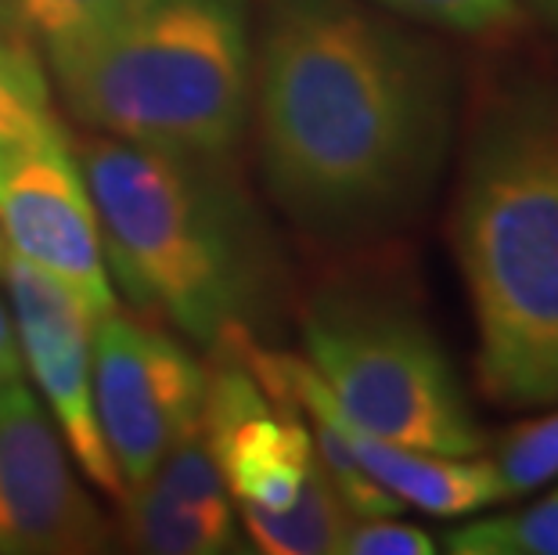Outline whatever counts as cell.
Wrapping results in <instances>:
<instances>
[{
  "label": "cell",
  "mask_w": 558,
  "mask_h": 555,
  "mask_svg": "<svg viewBox=\"0 0 558 555\" xmlns=\"http://www.w3.org/2000/svg\"><path fill=\"white\" fill-rule=\"evenodd\" d=\"M342 430H347L357 462L403 509H418L429 516H469L508 498L490 458L414 451V447H400L383 441V436L364 433L347 415H342Z\"/></svg>",
  "instance_id": "cell-11"
},
{
  "label": "cell",
  "mask_w": 558,
  "mask_h": 555,
  "mask_svg": "<svg viewBox=\"0 0 558 555\" xmlns=\"http://www.w3.org/2000/svg\"><path fill=\"white\" fill-rule=\"evenodd\" d=\"M494 469L501 476L508 498L537 491L558 476V411L544 419L522 422L494 444Z\"/></svg>",
  "instance_id": "cell-18"
},
{
  "label": "cell",
  "mask_w": 558,
  "mask_h": 555,
  "mask_svg": "<svg viewBox=\"0 0 558 555\" xmlns=\"http://www.w3.org/2000/svg\"><path fill=\"white\" fill-rule=\"evenodd\" d=\"M248 123L292 228L361 250L400 234L436 195L458 123L454 65L429 33L367 0H267Z\"/></svg>",
  "instance_id": "cell-1"
},
{
  "label": "cell",
  "mask_w": 558,
  "mask_h": 555,
  "mask_svg": "<svg viewBox=\"0 0 558 555\" xmlns=\"http://www.w3.org/2000/svg\"><path fill=\"white\" fill-rule=\"evenodd\" d=\"M51 126L58 116L44 65L0 37V141L37 137Z\"/></svg>",
  "instance_id": "cell-17"
},
{
  "label": "cell",
  "mask_w": 558,
  "mask_h": 555,
  "mask_svg": "<svg viewBox=\"0 0 558 555\" xmlns=\"http://www.w3.org/2000/svg\"><path fill=\"white\" fill-rule=\"evenodd\" d=\"M450 242L476 317V383L501 408L558 405V84L494 80L472 112Z\"/></svg>",
  "instance_id": "cell-3"
},
{
  "label": "cell",
  "mask_w": 558,
  "mask_h": 555,
  "mask_svg": "<svg viewBox=\"0 0 558 555\" xmlns=\"http://www.w3.org/2000/svg\"><path fill=\"white\" fill-rule=\"evenodd\" d=\"M47 80L94 134L228 159L253 105L248 8L245 0H130Z\"/></svg>",
  "instance_id": "cell-4"
},
{
  "label": "cell",
  "mask_w": 558,
  "mask_h": 555,
  "mask_svg": "<svg viewBox=\"0 0 558 555\" xmlns=\"http://www.w3.org/2000/svg\"><path fill=\"white\" fill-rule=\"evenodd\" d=\"M76 156L112 289L137 311L206 350L278 325L289 270L231 156H184L105 134L80 141Z\"/></svg>",
  "instance_id": "cell-2"
},
{
  "label": "cell",
  "mask_w": 558,
  "mask_h": 555,
  "mask_svg": "<svg viewBox=\"0 0 558 555\" xmlns=\"http://www.w3.org/2000/svg\"><path fill=\"white\" fill-rule=\"evenodd\" d=\"M0 234L11 253L69 286L98 317L116 311L98 209L62 123L0 141Z\"/></svg>",
  "instance_id": "cell-7"
},
{
  "label": "cell",
  "mask_w": 558,
  "mask_h": 555,
  "mask_svg": "<svg viewBox=\"0 0 558 555\" xmlns=\"http://www.w3.org/2000/svg\"><path fill=\"white\" fill-rule=\"evenodd\" d=\"M454 555H558V487L530 509L483 516L450 530Z\"/></svg>",
  "instance_id": "cell-15"
},
{
  "label": "cell",
  "mask_w": 558,
  "mask_h": 555,
  "mask_svg": "<svg viewBox=\"0 0 558 555\" xmlns=\"http://www.w3.org/2000/svg\"><path fill=\"white\" fill-rule=\"evenodd\" d=\"M306 364L364 433L433 455H483L486 436L418 306L372 281L314 292L300 317Z\"/></svg>",
  "instance_id": "cell-5"
},
{
  "label": "cell",
  "mask_w": 558,
  "mask_h": 555,
  "mask_svg": "<svg viewBox=\"0 0 558 555\" xmlns=\"http://www.w3.org/2000/svg\"><path fill=\"white\" fill-rule=\"evenodd\" d=\"M414 26L450 33V37L494 40L515 33L522 22L519 0H367Z\"/></svg>",
  "instance_id": "cell-16"
},
{
  "label": "cell",
  "mask_w": 558,
  "mask_h": 555,
  "mask_svg": "<svg viewBox=\"0 0 558 555\" xmlns=\"http://www.w3.org/2000/svg\"><path fill=\"white\" fill-rule=\"evenodd\" d=\"M123 534L151 555L239 552V509H209L148 476L123 494Z\"/></svg>",
  "instance_id": "cell-12"
},
{
  "label": "cell",
  "mask_w": 558,
  "mask_h": 555,
  "mask_svg": "<svg viewBox=\"0 0 558 555\" xmlns=\"http://www.w3.org/2000/svg\"><path fill=\"white\" fill-rule=\"evenodd\" d=\"M202 436L239 505L253 509H289L314 466L303 411L248 369L234 336L213 347Z\"/></svg>",
  "instance_id": "cell-10"
},
{
  "label": "cell",
  "mask_w": 558,
  "mask_h": 555,
  "mask_svg": "<svg viewBox=\"0 0 558 555\" xmlns=\"http://www.w3.org/2000/svg\"><path fill=\"white\" fill-rule=\"evenodd\" d=\"M130 0H0V37L44 65H58L98 40Z\"/></svg>",
  "instance_id": "cell-13"
},
{
  "label": "cell",
  "mask_w": 558,
  "mask_h": 555,
  "mask_svg": "<svg viewBox=\"0 0 558 555\" xmlns=\"http://www.w3.org/2000/svg\"><path fill=\"white\" fill-rule=\"evenodd\" d=\"M339 552L347 555H433L436 541L397 516H350Z\"/></svg>",
  "instance_id": "cell-19"
},
{
  "label": "cell",
  "mask_w": 558,
  "mask_h": 555,
  "mask_svg": "<svg viewBox=\"0 0 558 555\" xmlns=\"http://www.w3.org/2000/svg\"><path fill=\"white\" fill-rule=\"evenodd\" d=\"M350 516L353 512L342 505L328 472L320 469L314 455V466L289 509L267 512L242 505L239 523L245 527L248 541L267 555H328L339 552Z\"/></svg>",
  "instance_id": "cell-14"
},
{
  "label": "cell",
  "mask_w": 558,
  "mask_h": 555,
  "mask_svg": "<svg viewBox=\"0 0 558 555\" xmlns=\"http://www.w3.org/2000/svg\"><path fill=\"white\" fill-rule=\"evenodd\" d=\"M37 389L0 383V555H90L112 530Z\"/></svg>",
  "instance_id": "cell-9"
},
{
  "label": "cell",
  "mask_w": 558,
  "mask_h": 555,
  "mask_svg": "<svg viewBox=\"0 0 558 555\" xmlns=\"http://www.w3.org/2000/svg\"><path fill=\"white\" fill-rule=\"evenodd\" d=\"M8 289V314L15 325L19 358L26 361L33 389L51 411L58 433L94 487L123 502V480L116 469L94 408V322L98 314L69 286L44 275L29 260L4 253L0 267Z\"/></svg>",
  "instance_id": "cell-8"
},
{
  "label": "cell",
  "mask_w": 558,
  "mask_h": 555,
  "mask_svg": "<svg viewBox=\"0 0 558 555\" xmlns=\"http://www.w3.org/2000/svg\"><path fill=\"white\" fill-rule=\"evenodd\" d=\"M4 253H8V245H4V234H0V267H4Z\"/></svg>",
  "instance_id": "cell-22"
},
{
  "label": "cell",
  "mask_w": 558,
  "mask_h": 555,
  "mask_svg": "<svg viewBox=\"0 0 558 555\" xmlns=\"http://www.w3.org/2000/svg\"><path fill=\"white\" fill-rule=\"evenodd\" d=\"M526 4L537 11V15L548 22V26L558 29V0H526Z\"/></svg>",
  "instance_id": "cell-21"
},
{
  "label": "cell",
  "mask_w": 558,
  "mask_h": 555,
  "mask_svg": "<svg viewBox=\"0 0 558 555\" xmlns=\"http://www.w3.org/2000/svg\"><path fill=\"white\" fill-rule=\"evenodd\" d=\"M206 383V364L159 325H141L120 311L94 322V408L126 491L202 426Z\"/></svg>",
  "instance_id": "cell-6"
},
{
  "label": "cell",
  "mask_w": 558,
  "mask_h": 555,
  "mask_svg": "<svg viewBox=\"0 0 558 555\" xmlns=\"http://www.w3.org/2000/svg\"><path fill=\"white\" fill-rule=\"evenodd\" d=\"M8 379H22V358L15 342V325H11L8 306L0 303V383Z\"/></svg>",
  "instance_id": "cell-20"
}]
</instances>
